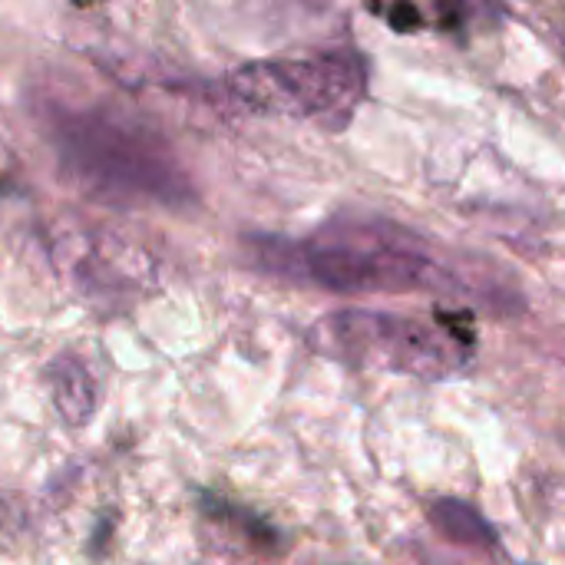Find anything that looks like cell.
<instances>
[{
  "mask_svg": "<svg viewBox=\"0 0 565 565\" xmlns=\"http://www.w3.org/2000/svg\"><path fill=\"white\" fill-rule=\"evenodd\" d=\"M258 262L334 295H404L450 285V275L414 235L381 222H351L315 242L265 238L258 242Z\"/></svg>",
  "mask_w": 565,
  "mask_h": 565,
  "instance_id": "obj_1",
  "label": "cell"
},
{
  "mask_svg": "<svg viewBox=\"0 0 565 565\" xmlns=\"http://www.w3.org/2000/svg\"><path fill=\"white\" fill-rule=\"evenodd\" d=\"M50 139L66 172L109 202H162L192 199L189 179L172 149L149 129L106 109H56Z\"/></svg>",
  "mask_w": 565,
  "mask_h": 565,
  "instance_id": "obj_2",
  "label": "cell"
},
{
  "mask_svg": "<svg viewBox=\"0 0 565 565\" xmlns=\"http://www.w3.org/2000/svg\"><path fill=\"white\" fill-rule=\"evenodd\" d=\"M367 86L354 53L258 60L228 76V89L252 109L344 126Z\"/></svg>",
  "mask_w": 565,
  "mask_h": 565,
  "instance_id": "obj_3",
  "label": "cell"
},
{
  "mask_svg": "<svg viewBox=\"0 0 565 565\" xmlns=\"http://www.w3.org/2000/svg\"><path fill=\"white\" fill-rule=\"evenodd\" d=\"M315 344L338 361L414 377H444L460 367V341L437 328L377 311H338L315 324Z\"/></svg>",
  "mask_w": 565,
  "mask_h": 565,
  "instance_id": "obj_4",
  "label": "cell"
},
{
  "mask_svg": "<svg viewBox=\"0 0 565 565\" xmlns=\"http://www.w3.org/2000/svg\"><path fill=\"white\" fill-rule=\"evenodd\" d=\"M46 381H50V394H53V404L60 411V417L73 427L86 424L93 417V407H96V384H93V374L83 361L76 358H56L46 371Z\"/></svg>",
  "mask_w": 565,
  "mask_h": 565,
  "instance_id": "obj_5",
  "label": "cell"
},
{
  "mask_svg": "<svg viewBox=\"0 0 565 565\" xmlns=\"http://www.w3.org/2000/svg\"><path fill=\"white\" fill-rule=\"evenodd\" d=\"M430 520L434 526L460 543V546H470V550H493L497 546V536L493 530L483 523V516L477 510H470L467 503H457V500H440L434 510H430Z\"/></svg>",
  "mask_w": 565,
  "mask_h": 565,
  "instance_id": "obj_6",
  "label": "cell"
},
{
  "mask_svg": "<svg viewBox=\"0 0 565 565\" xmlns=\"http://www.w3.org/2000/svg\"><path fill=\"white\" fill-rule=\"evenodd\" d=\"M404 20L417 23V13H414V7H411V3H401V7H397V13H394V23H397L401 30H404Z\"/></svg>",
  "mask_w": 565,
  "mask_h": 565,
  "instance_id": "obj_7",
  "label": "cell"
}]
</instances>
